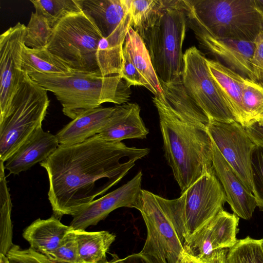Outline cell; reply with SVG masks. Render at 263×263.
<instances>
[{"label": "cell", "mask_w": 263, "mask_h": 263, "mask_svg": "<svg viewBox=\"0 0 263 263\" xmlns=\"http://www.w3.org/2000/svg\"><path fill=\"white\" fill-rule=\"evenodd\" d=\"M227 263H263V246L261 239L250 237L237 240L229 249Z\"/></svg>", "instance_id": "f546056e"}, {"label": "cell", "mask_w": 263, "mask_h": 263, "mask_svg": "<svg viewBox=\"0 0 263 263\" xmlns=\"http://www.w3.org/2000/svg\"><path fill=\"white\" fill-rule=\"evenodd\" d=\"M210 73L219 85L227 105L236 122L245 128L249 125L242 102V88L245 78L220 62L207 59Z\"/></svg>", "instance_id": "44dd1931"}, {"label": "cell", "mask_w": 263, "mask_h": 263, "mask_svg": "<svg viewBox=\"0 0 263 263\" xmlns=\"http://www.w3.org/2000/svg\"><path fill=\"white\" fill-rule=\"evenodd\" d=\"M251 172L254 195L257 206L263 210V146L256 145L251 158Z\"/></svg>", "instance_id": "d6a6232c"}, {"label": "cell", "mask_w": 263, "mask_h": 263, "mask_svg": "<svg viewBox=\"0 0 263 263\" xmlns=\"http://www.w3.org/2000/svg\"><path fill=\"white\" fill-rule=\"evenodd\" d=\"M132 27L144 39L165 5V0H126Z\"/></svg>", "instance_id": "484cf974"}, {"label": "cell", "mask_w": 263, "mask_h": 263, "mask_svg": "<svg viewBox=\"0 0 263 263\" xmlns=\"http://www.w3.org/2000/svg\"><path fill=\"white\" fill-rule=\"evenodd\" d=\"M242 102L248 118V126L263 122V83L245 78Z\"/></svg>", "instance_id": "f1b7e54d"}, {"label": "cell", "mask_w": 263, "mask_h": 263, "mask_svg": "<svg viewBox=\"0 0 263 263\" xmlns=\"http://www.w3.org/2000/svg\"><path fill=\"white\" fill-rule=\"evenodd\" d=\"M261 241H262V246H263V238H262V239H261Z\"/></svg>", "instance_id": "b9f144b4"}, {"label": "cell", "mask_w": 263, "mask_h": 263, "mask_svg": "<svg viewBox=\"0 0 263 263\" xmlns=\"http://www.w3.org/2000/svg\"><path fill=\"white\" fill-rule=\"evenodd\" d=\"M4 162L0 163V255L6 256L13 246L11 221L12 202L5 174Z\"/></svg>", "instance_id": "4316f807"}, {"label": "cell", "mask_w": 263, "mask_h": 263, "mask_svg": "<svg viewBox=\"0 0 263 263\" xmlns=\"http://www.w3.org/2000/svg\"><path fill=\"white\" fill-rule=\"evenodd\" d=\"M53 28L48 21L42 14L32 12L27 26L25 35V45L32 48L46 47Z\"/></svg>", "instance_id": "4dcf8cb0"}, {"label": "cell", "mask_w": 263, "mask_h": 263, "mask_svg": "<svg viewBox=\"0 0 263 263\" xmlns=\"http://www.w3.org/2000/svg\"><path fill=\"white\" fill-rule=\"evenodd\" d=\"M9 263H53L46 256L29 248L13 245L6 255Z\"/></svg>", "instance_id": "e575fe53"}, {"label": "cell", "mask_w": 263, "mask_h": 263, "mask_svg": "<svg viewBox=\"0 0 263 263\" xmlns=\"http://www.w3.org/2000/svg\"><path fill=\"white\" fill-rule=\"evenodd\" d=\"M78 243L79 253L83 263H102L116 235L107 231L87 232L73 230Z\"/></svg>", "instance_id": "d4e9b609"}, {"label": "cell", "mask_w": 263, "mask_h": 263, "mask_svg": "<svg viewBox=\"0 0 263 263\" xmlns=\"http://www.w3.org/2000/svg\"><path fill=\"white\" fill-rule=\"evenodd\" d=\"M123 50L138 71L155 89L157 95L164 93L145 43L132 27L127 33Z\"/></svg>", "instance_id": "603a6c76"}, {"label": "cell", "mask_w": 263, "mask_h": 263, "mask_svg": "<svg viewBox=\"0 0 263 263\" xmlns=\"http://www.w3.org/2000/svg\"><path fill=\"white\" fill-rule=\"evenodd\" d=\"M228 251H226L220 256L210 261H202L185 253L179 263H227Z\"/></svg>", "instance_id": "f35d334b"}, {"label": "cell", "mask_w": 263, "mask_h": 263, "mask_svg": "<svg viewBox=\"0 0 263 263\" xmlns=\"http://www.w3.org/2000/svg\"><path fill=\"white\" fill-rule=\"evenodd\" d=\"M255 48L252 59L253 66L263 73V30L254 41Z\"/></svg>", "instance_id": "8d00e7d4"}, {"label": "cell", "mask_w": 263, "mask_h": 263, "mask_svg": "<svg viewBox=\"0 0 263 263\" xmlns=\"http://www.w3.org/2000/svg\"><path fill=\"white\" fill-rule=\"evenodd\" d=\"M49 99L47 90L25 73L5 114L0 117V160L5 162L42 127Z\"/></svg>", "instance_id": "5b68a950"}, {"label": "cell", "mask_w": 263, "mask_h": 263, "mask_svg": "<svg viewBox=\"0 0 263 263\" xmlns=\"http://www.w3.org/2000/svg\"><path fill=\"white\" fill-rule=\"evenodd\" d=\"M239 218L223 209L184 244L185 252L204 261H210L236 243Z\"/></svg>", "instance_id": "4fadbf2b"}, {"label": "cell", "mask_w": 263, "mask_h": 263, "mask_svg": "<svg viewBox=\"0 0 263 263\" xmlns=\"http://www.w3.org/2000/svg\"><path fill=\"white\" fill-rule=\"evenodd\" d=\"M149 152L97 135L79 144L60 145L40 163L47 173L53 215L60 219L72 216L117 184Z\"/></svg>", "instance_id": "6da1fadb"}, {"label": "cell", "mask_w": 263, "mask_h": 263, "mask_svg": "<svg viewBox=\"0 0 263 263\" xmlns=\"http://www.w3.org/2000/svg\"><path fill=\"white\" fill-rule=\"evenodd\" d=\"M22 70L28 75L34 73L65 74L74 71L46 47L32 48L25 45L22 52Z\"/></svg>", "instance_id": "cb8c5ba5"}, {"label": "cell", "mask_w": 263, "mask_h": 263, "mask_svg": "<svg viewBox=\"0 0 263 263\" xmlns=\"http://www.w3.org/2000/svg\"><path fill=\"white\" fill-rule=\"evenodd\" d=\"M245 128L253 141L263 146V122L254 123Z\"/></svg>", "instance_id": "74e56055"}, {"label": "cell", "mask_w": 263, "mask_h": 263, "mask_svg": "<svg viewBox=\"0 0 263 263\" xmlns=\"http://www.w3.org/2000/svg\"><path fill=\"white\" fill-rule=\"evenodd\" d=\"M206 130L246 188L253 193L251 158L256 144L246 128L236 121H209Z\"/></svg>", "instance_id": "7c38bea8"}, {"label": "cell", "mask_w": 263, "mask_h": 263, "mask_svg": "<svg viewBox=\"0 0 263 263\" xmlns=\"http://www.w3.org/2000/svg\"><path fill=\"white\" fill-rule=\"evenodd\" d=\"M212 154L213 167L226 193L227 202L238 217L251 219L257 206L254 195L246 188L213 142Z\"/></svg>", "instance_id": "2e32d148"}, {"label": "cell", "mask_w": 263, "mask_h": 263, "mask_svg": "<svg viewBox=\"0 0 263 263\" xmlns=\"http://www.w3.org/2000/svg\"><path fill=\"white\" fill-rule=\"evenodd\" d=\"M102 263H167V262L157 256L140 251L122 258H119L117 255L114 254H112V259L110 260H106Z\"/></svg>", "instance_id": "d590c367"}, {"label": "cell", "mask_w": 263, "mask_h": 263, "mask_svg": "<svg viewBox=\"0 0 263 263\" xmlns=\"http://www.w3.org/2000/svg\"><path fill=\"white\" fill-rule=\"evenodd\" d=\"M115 109L116 106H100L80 115L55 135L60 145L79 144L98 134L108 124Z\"/></svg>", "instance_id": "ffe728a7"}, {"label": "cell", "mask_w": 263, "mask_h": 263, "mask_svg": "<svg viewBox=\"0 0 263 263\" xmlns=\"http://www.w3.org/2000/svg\"><path fill=\"white\" fill-rule=\"evenodd\" d=\"M120 75L130 87L140 86L147 88L154 96L157 93L147 81L140 73L132 62L127 53L123 49V64Z\"/></svg>", "instance_id": "836d02e7"}, {"label": "cell", "mask_w": 263, "mask_h": 263, "mask_svg": "<svg viewBox=\"0 0 263 263\" xmlns=\"http://www.w3.org/2000/svg\"><path fill=\"white\" fill-rule=\"evenodd\" d=\"M136 209L141 213L147 230L141 251L162 258L167 263H179L185 253L184 241L159 196L142 189Z\"/></svg>", "instance_id": "9c48e42d"}, {"label": "cell", "mask_w": 263, "mask_h": 263, "mask_svg": "<svg viewBox=\"0 0 263 263\" xmlns=\"http://www.w3.org/2000/svg\"><path fill=\"white\" fill-rule=\"evenodd\" d=\"M47 257L53 263H83L73 229L67 233L59 247Z\"/></svg>", "instance_id": "1f68e13d"}, {"label": "cell", "mask_w": 263, "mask_h": 263, "mask_svg": "<svg viewBox=\"0 0 263 263\" xmlns=\"http://www.w3.org/2000/svg\"><path fill=\"white\" fill-rule=\"evenodd\" d=\"M59 145L56 135L41 127L5 162V168L10 174L18 175L45 160Z\"/></svg>", "instance_id": "e0dca14e"}, {"label": "cell", "mask_w": 263, "mask_h": 263, "mask_svg": "<svg viewBox=\"0 0 263 263\" xmlns=\"http://www.w3.org/2000/svg\"><path fill=\"white\" fill-rule=\"evenodd\" d=\"M72 229L54 215L46 219L39 218L26 228L23 237L30 248L46 256L55 250Z\"/></svg>", "instance_id": "7402d4cb"}, {"label": "cell", "mask_w": 263, "mask_h": 263, "mask_svg": "<svg viewBox=\"0 0 263 263\" xmlns=\"http://www.w3.org/2000/svg\"><path fill=\"white\" fill-rule=\"evenodd\" d=\"M226 202V193L214 170L202 175L179 198L166 199L168 213L184 244L223 209Z\"/></svg>", "instance_id": "ba28073f"}, {"label": "cell", "mask_w": 263, "mask_h": 263, "mask_svg": "<svg viewBox=\"0 0 263 263\" xmlns=\"http://www.w3.org/2000/svg\"><path fill=\"white\" fill-rule=\"evenodd\" d=\"M187 26L181 0H165L159 17L144 39L160 81L170 83L181 76Z\"/></svg>", "instance_id": "8992f818"}, {"label": "cell", "mask_w": 263, "mask_h": 263, "mask_svg": "<svg viewBox=\"0 0 263 263\" xmlns=\"http://www.w3.org/2000/svg\"><path fill=\"white\" fill-rule=\"evenodd\" d=\"M153 102L159 117L164 156L182 194L214 170L212 141L206 126L182 117L164 93L154 96Z\"/></svg>", "instance_id": "3957f363"}, {"label": "cell", "mask_w": 263, "mask_h": 263, "mask_svg": "<svg viewBox=\"0 0 263 263\" xmlns=\"http://www.w3.org/2000/svg\"><path fill=\"white\" fill-rule=\"evenodd\" d=\"M35 12L43 15L53 28L68 13L82 10L79 0H30Z\"/></svg>", "instance_id": "83f0119b"}, {"label": "cell", "mask_w": 263, "mask_h": 263, "mask_svg": "<svg viewBox=\"0 0 263 263\" xmlns=\"http://www.w3.org/2000/svg\"><path fill=\"white\" fill-rule=\"evenodd\" d=\"M26 26L18 22L0 36V117L7 111L25 73L22 70V52Z\"/></svg>", "instance_id": "5bb4252c"}, {"label": "cell", "mask_w": 263, "mask_h": 263, "mask_svg": "<svg viewBox=\"0 0 263 263\" xmlns=\"http://www.w3.org/2000/svg\"><path fill=\"white\" fill-rule=\"evenodd\" d=\"M104 37L110 38L131 23L126 0H79Z\"/></svg>", "instance_id": "ac0fdd59"}, {"label": "cell", "mask_w": 263, "mask_h": 263, "mask_svg": "<svg viewBox=\"0 0 263 263\" xmlns=\"http://www.w3.org/2000/svg\"><path fill=\"white\" fill-rule=\"evenodd\" d=\"M127 33L104 37L90 16L72 12L54 26L46 48L74 71L120 74Z\"/></svg>", "instance_id": "7a4b0ae2"}, {"label": "cell", "mask_w": 263, "mask_h": 263, "mask_svg": "<svg viewBox=\"0 0 263 263\" xmlns=\"http://www.w3.org/2000/svg\"><path fill=\"white\" fill-rule=\"evenodd\" d=\"M0 263H9L6 256L0 255Z\"/></svg>", "instance_id": "60d3db41"}, {"label": "cell", "mask_w": 263, "mask_h": 263, "mask_svg": "<svg viewBox=\"0 0 263 263\" xmlns=\"http://www.w3.org/2000/svg\"><path fill=\"white\" fill-rule=\"evenodd\" d=\"M254 1L257 8L263 15V0H254Z\"/></svg>", "instance_id": "ab89813d"}, {"label": "cell", "mask_w": 263, "mask_h": 263, "mask_svg": "<svg viewBox=\"0 0 263 263\" xmlns=\"http://www.w3.org/2000/svg\"><path fill=\"white\" fill-rule=\"evenodd\" d=\"M148 133L140 116L139 105L127 102L116 106L109 122L97 135L106 141L121 142L128 139H144Z\"/></svg>", "instance_id": "d6986e66"}, {"label": "cell", "mask_w": 263, "mask_h": 263, "mask_svg": "<svg viewBox=\"0 0 263 263\" xmlns=\"http://www.w3.org/2000/svg\"><path fill=\"white\" fill-rule=\"evenodd\" d=\"M187 25L192 29L198 42L208 53L222 61L224 65L243 77L263 83V73L252 63L254 42L220 39L208 32L200 24L186 0H181Z\"/></svg>", "instance_id": "8fae6325"}, {"label": "cell", "mask_w": 263, "mask_h": 263, "mask_svg": "<svg viewBox=\"0 0 263 263\" xmlns=\"http://www.w3.org/2000/svg\"><path fill=\"white\" fill-rule=\"evenodd\" d=\"M142 173L139 171L131 180L112 192L94 200L72 216L70 227L85 230L97 225L114 210L121 207L136 208L142 190Z\"/></svg>", "instance_id": "9a60e30c"}, {"label": "cell", "mask_w": 263, "mask_h": 263, "mask_svg": "<svg viewBox=\"0 0 263 263\" xmlns=\"http://www.w3.org/2000/svg\"><path fill=\"white\" fill-rule=\"evenodd\" d=\"M197 20L220 39L254 42L263 30V15L254 0H186Z\"/></svg>", "instance_id": "52a82bcc"}, {"label": "cell", "mask_w": 263, "mask_h": 263, "mask_svg": "<svg viewBox=\"0 0 263 263\" xmlns=\"http://www.w3.org/2000/svg\"><path fill=\"white\" fill-rule=\"evenodd\" d=\"M29 76L55 95L63 114L72 120L104 103H126L131 95L130 87L120 74L103 76L99 73L73 71L65 74L34 73Z\"/></svg>", "instance_id": "277c9868"}, {"label": "cell", "mask_w": 263, "mask_h": 263, "mask_svg": "<svg viewBox=\"0 0 263 263\" xmlns=\"http://www.w3.org/2000/svg\"><path fill=\"white\" fill-rule=\"evenodd\" d=\"M183 59L182 84L209 120L236 121L219 85L210 73L207 58L196 47L192 46L185 50Z\"/></svg>", "instance_id": "30bf717a"}]
</instances>
